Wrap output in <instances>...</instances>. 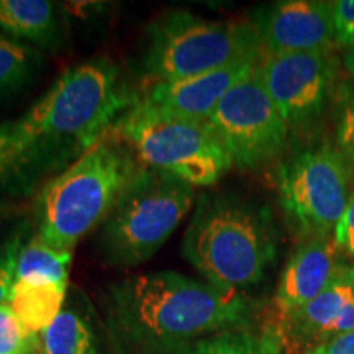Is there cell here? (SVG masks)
<instances>
[{"mask_svg":"<svg viewBox=\"0 0 354 354\" xmlns=\"http://www.w3.org/2000/svg\"><path fill=\"white\" fill-rule=\"evenodd\" d=\"M112 133L145 167L171 174L194 187H209L233 166L207 120L171 117L135 104Z\"/></svg>","mask_w":354,"mask_h":354,"instance_id":"7","label":"cell"},{"mask_svg":"<svg viewBox=\"0 0 354 354\" xmlns=\"http://www.w3.org/2000/svg\"><path fill=\"white\" fill-rule=\"evenodd\" d=\"M261 51L251 21H212L174 10L149 28L145 76L153 84L179 81L240 61H259Z\"/></svg>","mask_w":354,"mask_h":354,"instance_id":"5","label":"cell"},{"mask_svg":"<svg viewBox=\"0 0 354 354\" xmlns=\"http://www.w3.org/2000/svg\"><path fill=\"white\" fill-rule=\"evenodd\" d=\"M333 3L335 43L338 46H354V0H336Z\"/></svg>","mask_w":354,"mask_h":354,"instance_id":"25","label":"cell"},{"mask_svg":"<svg viewBox=\"0 0 354 354\" xmlns=\"http://www.w3.org/2000/svg\"><path fill=\"white\" fill-rule=\"evenodd\" d=\"M143 167L135 153L110 131L43 185L35 205V234L50 246L73 251L107 220Z\"/></svg>","mask_w":354,"mask_h":354,"instance_id":"3","label":"cell"},{"mask_svg":"<svg viewBox=\"0 0 354 354\" xmlns=\"http://www.w3.org/2000/svg\"><path fill=\"white\" fill-rule=\"evenodd\" d=\"M250 317V302L241 292L172 271L128 277L109 295L115 335L125 346L145 354H174L197 339L243 328Z\"/></svg>","mask_w":354,"mask_h":354,"instance_id":"1","label":"cell"},{"mask_svg":"<svg viewBox=\"0 0 354 354\" xmlns=\"http://www.w3.org/2000/svg\"><path fill=\"white\" fill-rule=\"evenodd\" d=\"M73 251L50 246L41 238L35 236L21 246L17 261V281L41 279L59 284H68Z\"/></svg>","mask_w":354,"mask_h":354,"instance_id":"20","label":"cell"},{"mask_svg":"<svg viewBox=\"0 0 354 354\" xmlns=\"http://www.w3.org/2000/svg\"><path fill=\"white\" fill-rule=\"evenodd\" d=\"M207 122L233 166L246 171L281 156L290 130L264 88L258 68L221 99Z\"/></svg>","mask_w":354,"mask_h":354,"instance_id":"9","label":"cell"},{"mask_svg":"<svg viewBox=\"0 0 354 354\" xmlns=\"http://www.w3.org/2000/svg\"><path fill=\"white\" fill-rule=\"evenodd\" d=\"M183 254L223 290L259 284L277 256L271 210L234 194H203L185 228Z\"/></svg>","mask_w":354,"mask_h":354,"instance_id":"2","label":"cell"},{"mask_svg":"<svg viewBox=\"0 0 354 354\" xmlns=\"http://www.w3.org/2000/svg\"><path fill=\"white\" fill-rule=\"evenodd\" d=\"M271 328L282 354H305L354 330V268L344 261L333 281L315 299L286 315L274 317Z\"/></svg>","mask_w":354,"mask_h":354,"instance_id":"11","label":"cell"},{"mask_svg":"<svg viewBox=\"0 0 354 354\" xmlns=\"http://www.w3.org/2000/svg\"><path fill=\"white\" fill-rule=\"evenodd\" d=\"M21 246H24V233L12 234L0 246V304H8L12 297L13 286L17 281V261Z\"/></svg>","mask_w":354,"mask_h":354,"instance_id":"24","label":"cell"},{"mask_svg":"<svg viewBox=\"0 0 354 354\" xmlns=\"http://www.w3.org/2000/svg\"><path fill=\"white\" fill-rule=\"evenodd\" d=\"M194 202V185L143 167L102 223V258L127 268L149 261L169 240Z\"/></svg>","mask_w":354,"mask_h":354,"instance_id":"6","label":"cell"},{"mask_svg":"<svg viewBox=\"0 0 354 354\" xmlns=\"http://www.w3.org/2000/svg\"><path fill=\"white\" fill-rule=\"evenodd\" d=\"M305 354H354V330L336 336Z\"/></svg>","mask_w":354,"mask_h":354,"instance_id":"27","label":"cell"},{"mask_svg":"<svg viewBox=\"0 0 354 354\" xmlns=\"http://www.w3.org/2000/svg\"><path fill=\"white\" fill-rule=\"evenodd\" d=\"M333 236L342 254L354 259V192L349 197L346 210L336 225Z\"/></svg>","mask_w":354,"mask_h":354,"instance_id":"26","label":"cell"},{"mask_svg":"<svg viewBox=\"0 0 354 354\" xmlns=\"http://www.w3.org/2000/svg\"><path fill=\"white\" fill-rule=\"evenodd\" d=\"M174 354H282V348L271 326L263 331L243 326L197 339Z\"/></svg>","mask_w":354,"mask_h":354,"instance_id":"18","label":"cell"},{"mask_svg":"<svg viewBox=\"0 0 354 354\" xmlns=\"http://www.w3.org/2000/svg\"><path fill=\"white\" fill-rule=\"evenodd\" d=\"M7 214H8V205H7V202L0 201V218H2V216L7 215Z\"/></svg>","mask_w":354,"mask_h":354,"instance_id":"29","label":"cell"},{"mask_svg":"<svg viewBox=\"0 0 354 354\" xmlns=\"http://www.w3.org/2000/svg\"><path fill=\"white\" fill-rule=\"evenodd\" d=\"M0 28L50 51L61 46L63 37L55 3L48 0H0Z\"/></svg>","mask_w":354,"mask_h":354,"instance_id":"15","label":"cell"},{"mask_svg":"<svg viewBox=\"0 0 354 354\" xmlns=\"http://www.w3.org/2000/svg\"><path fill=\"white\" fill-rule=\"evenodd\" d=\"M43 146L20 120L0 122V184L24 179L30 171L50 165Z\"/></svg>","mask_w":354,"mask_h":354,"instance_id":"17","label":"cell"},{"mask_svg":"<svg viewBox=\"0 0 354 354\" xmlns=\"http://www.w3.org/2000/svg\"><path fill=\"white\" fill-rule=\"evenodd\" d=\"M351 169L331 143L300 149L279 167V202L302 240L331 236L351 197Z\"/></svg>","mask_w":354,"mask_h":354,"instance_id":"8","label":"cell"},{"mask_svg":"<svg viewBox=\"0 0 354 354\" xmlns=\"http://www.w3.org/2000/svg\"><path fill=\"white\" fill-rule=\"evenodd\" d=\"M66 289L68 284L41 279L15 281L8 304L26 328L39 335L63 312Z\"/></svg>","mask_w":354,"mask_h":354,"instance_id":"16","label":"cell"},{"mask_svg":"<svg viewBox=\"0 0 354 354\" xmlns=\"http://www.w3.org/2000/svg\"><path fill=\"white\" fill-rule=\"evenodd\" d=\"M39 354H97L94 331L81 313L66 308L38 335Z\"/></svg>","mask_w":354,"mask_h":354,"instance_id":"19","label":"cell"},{"mask_svg":"<svg viewBox=\"0 0 354 354\" xmlns=\"http://www.w3.org/2000/svg\"><path fill=\"white\" fill-rule=\"evenodd\" d=\"M335 138L349 169L354 172V92L342 99L335 117Z\"/></svg>","mask_w":354,"mask_h":354,"instance_id":"23","label":"cell"},{"mask_svg":"<svg viewBox=\"0 0 354 354\" xmlns=\"http://www.w3.org/2000/svg\"><path fill=\"white\" fill-rule=\"evenodd\" d=\"M258 64L259 61H240L198 76L153 84L136 104L161 115L209 120L221 99L238 82L254 73Z\"/></svg>","mask_w":354,"mask_h":354,"instance_id":"13","label":"cell"},{"mask_svg":"<svg viewBox=\"0 0 354 354\" xmlns=\"http://www.w3.org/2000/svg\"><path fill=\"white\" fill-rule=\"evenodd\" d=\"M251 25L266 55L330 50L335 43L333 3L281 0L256 8Z\"/></svg>","mask_w":354,"mask_h":354,"instance_id":"12","label":"cell"},{"mask_svg":"<svg viewBox=\"0 0 354 354\" xmlns=\"http://www.w3.org/2000/svg\"><path fill=\"white\" fill-rule=\"evenodd\" d=\"M344 263L335 236L302 240L287 261L274 294V317L286 315L317 297Z\"/></svg>","mask_w":354,"mask_h":354,"instance_id":"14","label":"cell"},{"mask_svg":"<svg viewBox=\"0 0 354 354\" xmlns=\"http://www.w3.org/2000/svg\"><path fill=\"white\" fill-rule=\"evenodd\" d=\"M41 55L24 41L0 33V97L15 94L38 73Z\"/></svg>","mask_w":354,"mask_h":354,"instance_id":"21","label":"cell"},{"mask_svg":"<svg viewBox=\"0 0 354 354\" xmlns=\"http://www.w3.org/2000/svg\"><path fill=\"white\" fill-rule=\"evenodd\" d=\"M38 335L21 323L10 304H0V354H35Z\"/></svg>","mask_w":354,"mask_h":354,"instance_id":"22","label":"cell"},{"mask_svg":"<svg viewBox=\"0 0 354 354\" xmlns=\"http://www.w3.org/2000/svg\"><path fill=\"white\" fill-rule=\"evenodd\" d=\"M138 99L112 61L94 59L66 69L20 122L56 162L63 154L86 153Z\"/></svg>","mask_w":354,"mask_h":354,"instance_id":"4","label":"cell"},{"mask_svg":"<svg viewBox=\"0 0 354 354\" xmlns=\"http://www.w3.org/2000/svg\"><path fill=\"white\" fill-rule=\"evenodd\" d=\"M258 74L289 128L318 122L336 92L338 63L330 50L266 55Z\"/></svg>","mask_w":354,"mask_h":354,"instance_id":"10","label":"cell"},{"mask_svg":"<svg viewBox=\"0 0 354 354\" xmlns=\"http://www.w3.org/2000/svg\"><path fill=\"white\" fill-rule=\"evenodd\" d=\"M344 64H346V69L349 71V74L354 77V46H351L344 56Z\"/></svg>","mask_w":354,"mask_h":354,"instance_id":"28","label":"cell"}]
</instances>
